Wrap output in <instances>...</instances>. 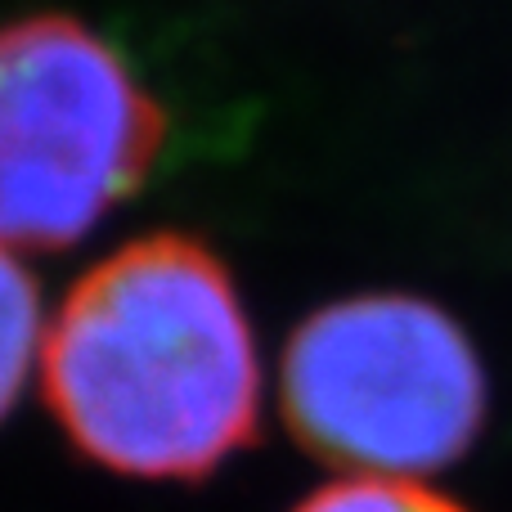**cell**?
<instances>
[{
  "label": "cell",
  "instance_id": "obj_1",
  "mask_svg": "<svg viewBox=\"0 0 512 512\" xmlns=\"http://www.w3.org/2000/svg\"><path fill=\"white\" fill-rule=\"evenodd\" d=\"M36 387L63 441L131 481H203L261 432L265 360L230 265L140 234L50 306Z\"/></svg>",
  "mask_w": 512,
  "mask_h": 512
},
{
  "label": "cell",
  "instance_id": "obj_2",
  "mask_svg": "<svg viewBox=\"0 0 512 512\" xmlns=\"http://www.w3.org/2000/svg\"><path fill=\"white\" fill-rule=\"evenodd\" d=\"M279 414L333 472L436 481L486 432L490 378L445 306L400 288L351 292L292 328Z\"/></svg>",
  "mask_w": 512,
  "mask_h": 512
},
{
  "label": "cell",
  "instance_id": "obj_3",
  "mask_svg": "<svg viewBox=\"0 0 512 512\" xmlns=\"http://www.w3.org/2000/svg\"><path fill=\"white\" fill-rule=\"evenodd\" d=\"M167 149V113L113 41L72 14L0 23V248L86 243Z\"/></svg>",
  "mask_w": 512,
  "mask_h": 512
},
{
  "label": "cell",
  "instance_id": "obj_4",
  "mask_svg": "<svg viewBox=\"0 0 512 512\" xmlns=\"http://www.w3.org/2000/svg\"><path fill=\"white\" fill-rule=\"evenodd\" d=\"M45 324H50V306L41 301L27 261L0 248V423L36 382Z\"/></svg>",
  "mask_w": 512,
  "mask_h": 512
},
{
  "label": "cell",
  "instance_id": "obj_5",
  "mask_svg": "<svg viewBox=\"0 0 512 512\" xmlns=\"http://www.w3.org/2000/svg\"><path fill=\"white\" fill-rule=\"evenodd\" d=\"M292 512H468L436 481L409 477H346L333 472L324 486L297 499Z\"/></svg>",
  "mask_w": 512,
  "mask_h": 512
}]
</instances>
